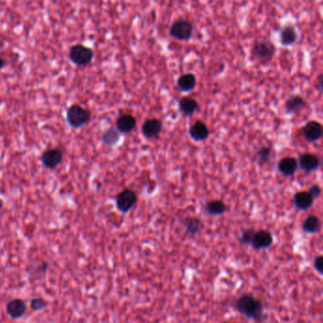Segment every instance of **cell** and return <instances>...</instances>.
<instances>
[{"label":"cell","instance_id":"obj_14","mask_svg":"<svg viewBox=\"0 0 323 323\" xmlns=\"http://www.w3.org/2000/svg\"><path fill=\"white\" fill-rule=\"evenodd\" d=\"M307 106L304 99L301 96L295 95L288 99L284 105V109L287 114H297Z\"/></svg>","mask_w":323,"mask_h":323},{"label":"cell","instance_id":"obj_11","mask_svg":"<svg viewBox=\"0 0 323 323\" xmlns=\"http://www.w3.org/2000/svg\"><path fill=\"white\" fill-rule=\"evenodd\" d=\"M321 161L319 157L313 154H303L298 161V166L301 167L306 173H312L319 169Z\"/></svg>","mask_w":323,"mask_h":323},{"label":"cell","instance_id":"obj_20","mask_svg":"<svg viewBox=\"0 0 323 323\" xmlns=\"http://www.w3.org/2000/svg\"><path fill=\"white\" fill-rule=\"evenodd\" d=\"M280 38L283 46H292L298 40L297 30L292 26H285L281 29Z\"/></svg>","mask_w":323,"mask_h":323},{"label":"cell","instance_id":"obj_30","mask_svg":"<svg viewBox=\"0 0 323 323\" xmlns=\"http://www.w3.org/2000/svg\"><path fill=\"white\" fill-rule=\"evenodd\" d=\"M323 76L320 75V77H319V87H320V90H321V91L323 90Z\"/></svg>","mask_w":323,"mask_h":323},{"label":"cell","instance_id":"obj_27","mask_svg":"<svg viewBox=\"0 0 323 323\" xmlns=\"http://www.w3.org/2000/svg\"><path fill=\"white\" fill-rule=\"evenodd\" d=\"M254 231L255 230H253V229L245 230L243 232L242 236H241V239H240L241 244H244V245L250 244L251 243V240H252V237H253V234H254Z\"/></svg>","mask_w":323,"mask_h":323},{"label":"cell","instance_id":"obj_15","mask_svg":"<svg viewBox=\"0 0 323 323\" xmlns=\"http://www.w3.org/2000/svg\"><path fill=\"white\" fill-rule=\"evenodd\" d=\"M7 313L11 319H19L26 312V304L20 299H13L7 304Z\"/></svg>","mask_w":323,"mask_h":323},{"label":"cell","instance_id":"obj_1","mask_svg":"<svg viewBox=\"0 0 323 323\" xmlns=\"http://www.w3.org/2000/svg\"><path fill=\"white\" fill-rule=\"evenodd\" d=\"M235 309L249 320L255 322L264 321L263 304L251 295L240 297L235 303Z\"/></svg>","mask_w":323,"mask_h":323},{"label":"cell","instance_id":"obj_8","mask_svg":"<svg viewBox=\"0 0 323 323\" xmlns=\"http://www.w3.org/2000/svg\"><path fill=\"white\" fill-rule=\"evenodd\" d=\"M272 244H273V236L271 234V232L264 229L254 231V234L250 243V245H252V247L256 250L268 248Z\"/></svg>","mask_w":323,"mask_h":323},{"label":"cell","instance_id":"obj_4","mask_svg":"<svg viewBox=\"0 0 323 323\" xmlns=\"http://www.w3.org/2000/svg\"><path fill=\"white\" fill-rule=\"evenodd\" d=\"M69 58L78 67L87 66L93 58V51L84 45H75L69 50Z\"/></svg>","mask_w":323,"mask_h":323},{"label":"cell","instance_id":"obj_9","mask_svg":"<svg viewBox=\"0 0 323 323\" xmlns=\"http://www.w3.org/2000/svg\"><path fill=\"white\" fill-rule=\"evenodd\" d=\"M63 160V153L58 149L46 150L42 156L41 161L43 165L48 169H54L58 166Z\"/></svg>","mask_w":323,"mask_h":323},{"label":"cell","instance_id":"obj_24","mask_svg":"<svg viewBox=\"0 0 323 323\" xmlns=\"http://www.w3.org/2000/svg\"><path fill=\"white\" fill-rule=\"evenodd\" d=\"M119 138H120V134L117 131V129L111 128L104 134L103 141L105 144H107L108 146H114L118 142Z\"/></svg>","mask_w":323,"mask_h":323},{"label":"cell","instance_id":"obj_13","mask_svg":"<svg viewBox=\"0 0 323 323\" xmlns=\"http://www.w3.org/2000/svg\"><path fill=\"white\" fill-rule=\"evenodd\" d=\"M190 136L196 141H202L210 136V130L203 121H196L190 128Z\"/></svg>","mask_w":323,"mask_h":323},{"label":"cell","instance_id":"obj_22","mask_svg":"<svg viewBox=\"0 0 323 323\" xmlns=\"http://www.w3.org/2000/svg\"><path fill=\"white\" fill-rule=\"evenodd\" d=\"M225 211L226 206L222 200H212L206 204V212L211 215H221Z\"/></svg>","mask_w":323,"mask_h":323},{"label":"cell","instance_id":"obj_2","mask_svg":"<svg viewBox=\"0 0 323 323\" xmlns=\"http://www.w3.org/2000/svg\"><path fill=\"white\" fill-rule=\"evenodd\" d=\"M91 113L79 105H73L67 111V120L71 127L79 128L88 124Z\"/></svg>","mask_w":323,"mask_h":323},{"label":"cell","instance_id":"obj_28","mask_svg":"<svg viewBox=\"0 0 323 323\" xmlns=\"http://www.w3.org/2000/svg\"><path fill=\"white\" fill-rule=\"evenodd\" d=\"M314 266L316 268V270L320 273L323 274V256H318L315 260H314Z\"/></svg>","mask_w":323,"mask_h":323},{"label":"cell","instance_id":"obj_12","mask_svg":"<svg viewBox=\"0 0 323 323\" xmlns=\"http://www.w3.org/2000/svg\"><path fill=\"white\" fill-rule=\"evenodd\" d=\"M137 125V120L135 117L130 114H123L119 116L116 122V127L119 133L128 134L131 133Z\"/></svg>","mask_w":323,"mask_h":323},{"label":"cell","instance_id":"obj_7","mask_svg":"<svg viewBox=\"0 0 323 323\" xmlns=\"http://www.w3.org/2000/svg\"><path fill=\"white\" fill-rule=\"evenodd\" d=\"M304 138L309 142H315L320 140L323 135V125L316 120L307 122L302 129Z\"/></svg>","mask_w":323,"mask_h":323},{"label":"cell","instance_id":"obj_23","mask_svg":"<svg viewBox=\"0 0 323 323\" xmlns=\"http://www.w3.org/2000/svg\"><path fill=\"white\" fill-rule=\"evenodd\" d=\"M303 228L306 233H317L321 228V221L316 215L308 216L304 220Z\"/></svg>","mask_w":323,"mask_h":323},{"label":"cell","instance_id":"obj_25","mask_svg":"<svg viewBox=\"0 0 323 323\" xmlns=\"http://www.w3.org/2000/svg\"><path fill=\"white\" fill-rule=\"evenodd\" d=\"M272 155V148L269 146L261 147L260 150L258 151L257 154V158H258V162L261 165H264L265 163H267L271 157Z\"/></svg>","mask_w":323,"mask_h":323},{"label":"cell","instance_id":"obj_18","mask_svg":"<svg viewBox=\"0 0 323 323\" xmlns=\"http://www.w3.org/2000/svg\"><path fill=\"white\" fill-rule=\"evenodd\" d=\"M185 232L190 236H196L203 228V222L196 217H189L183 222Z\"/></svg>","mask_w":323,"mask_h":323},{"label":"cell","instance_id":"obj_17","mask_svg":"<svg viewBox=\"0 0 323 323\" xmlns=\"http://www.w3.org/2000/svg\"><path fill=\"white\" fill-rule=\"evenodd\" d=\"M278 169L282 175L285 176H292L298 169V161L293 157H284L280 160Z\"/></svg>","mask_w":323,"mask_h":323},{"label":"cell","instance_id":"obj_21","mask_svg":"<svg viewBox=\"0 0 323 323\" xmlns=\"http://www.w3.org/2000/svg\"><path fill=\"white\" fill-rule=\"evenodd\" d=\"M199 108L196 100L192 98H182L179 102V110L184 116H192Z\"/></svg>","mask_w":323,"mask_h":323},{"label":"cell","instance_id":"obj_29","mask_svg":"<svg viewBox=\"0 0 323 323\" xmlns=\"http://www.w3.org/2000/svg\"><path fill=\"white\" fill-rule=\"evenodd\" d=\"M308 192L311 194V196H313L314 198H317V197H319V196H321V194H322V189L320 188L319 185H313V186L311 187V188L309 189Z\"/></svg>","mask_w":323,"mask_h":323},{"label":"cell","instance_id":"obj_10","mask_svg":"<svg viewBox=\"0 0 323 323\" xmlns=\"http://www.w3.org/2000/svg\"><path fill=\"white\" fill-rule=\"evenodd\" d=\"M142 134L147 138H154L159 136L162 131V122L157 118H150L142 125Z\"/></svg>","mask_w":323,"mask_h":323},{"label":"cell","instance_id":"obj_6","mask_svg":"<svg viewBox=\"0 0 323 323\" xmlns=\"http://www.w3.org/2000/svg\"><path fill=\"white\" fill-rule=\"evenodd\" d=\"M137 201V196L136 193L132 190L125 189L117 195L116 198L117 209L123 214L128 213L134 206L136 205Z\"/></svg>","mask_w":323,"mask_h":323},{"label":"cell","instance_id":"obj_31","mask_svg":"<svg viewBox=\"0 0 323 323\" xmlns=\"http://www.w3.org/2000/svg\"><path fill=\"white\" fill-rule=\"evenodd\" d=\"M4 67V60L2 58H0V69H2Z\"/></svg>","mask_w":323,"mask_h":323},{"label":"cell","instance_id":"obj_3","mask_svg":"<svg viewBox=\"0 0 323 323\" xmlns=\"http://www.w3.org/2000/svg\"><path fill=\"white\" fill-rule=\"evenodd\" d=\"M276 48L269 40L263 39L256 42L251 50L252 56L260 62H269L274 57Z\"/></svg>","mask_w":323,"mask_h":323},{"label":"cell","instance_id":"obj_5","mask_svg":"<svg viewBox=\"0 0 323 323\" xmlns=\"http://www.w3.org/2000/svg\"><path fill=\"white\" fill-rule=\"evenodd\" d=\"M194 27L191 22L184 19L175 21L170 28V35L180 41H187L193 35Z\"/></svg>","mask_w":323,"mask_h":323},{"label":"cell","instance_id":"obj_19","mask_svg":"<svg viewBox=\"0 0 323 323\" xmlns=\"http://www.w3.org/2000/svg\"><path fill=\"white\" fill-rule=\"evenodd\" d=\"M196 86V77L192 73H185L177 80V88L182 92H190Z\"/></svg>","mask_w":323,"mask_h":323},{"label":"cell","instance_id":"obj_16","mask_svg":"<svg viewBox=\"0 0 323 323\" xmlns=\"http://www.w3.org/2000/svg\"><path fill=\"white\" fill-rule=\"evenodd\" d=\"M313 196L309 192H299L294 196V204L299 210H308L314 204Z\"/></svg>","mask_w":323,"mask_h":323},{"label":"cell","instance_id":"obj_26","mask_svg":"<svg viewBox=\"0 0 323 323\" xmlns=\"http://www.w3.org/2000/svg\"><path fill=\"white\" fill-rule=\"evenodd\" d=\"M46 306H47V303L43 299L36 298V299H32L30 302V307L33 311H39L43 308H45Z\"/></svg>","mask_w":323,"mask_h":323}]
</instances>
